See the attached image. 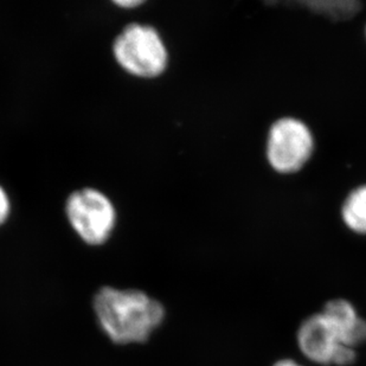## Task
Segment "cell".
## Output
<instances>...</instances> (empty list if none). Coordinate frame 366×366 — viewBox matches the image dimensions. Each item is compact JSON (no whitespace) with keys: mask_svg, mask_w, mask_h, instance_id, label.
<instances>
[{"mask_svg":"<svg viewBox=\"0 0 366 366\" xmlns=\"http://www.w3.org/2000/svg\"><path fill=\"white\" fill-rule=\"evenodd\" d=\"M94 308L104 331L118 344L145 342L165 315L162 304L147 294L112 287L99 290Z\"/></svg>","mask_w":366,"mask_h":366,"instance_id":"cell-1","label":"cell"},{"mask_svg":"<svg viewBox=\"0 0 366 366\" xmlns=\"http://www.w3.org/2000/svg\"><path fill=\"white\" fill-rule=\"evenodd\" d=\"M315 151V137L302 119L286 115L272 122L266 138V159L274 172L290 176L310 163Z\"/></svg>","mask_w":366,"mask_h":366,"instance_id":"cell-2","label":"cell"},{"mask_svg":"<svg viewBox=\"0 0 366 366\" xmlns=\"http://www.w3.org/2000/svg\"><path fill=\"white\" fill-rule=\"evenodd\" d=\"M113 54L119 66L138 77H157L169 64L165 41L151 25L132 23L124 26L113 43Z\"/></svg>","mask_w":366,"mask_h":366,"instance_id":"cell-3","label":"cell"},{"mask_svg":"<svg viewBox=\"0 0 366 366\" xmlns=\"http://www.w3.org/2000/svg\"><path fill=\"white\" fill-rule=\"evenodd\" d=\"M70 225L86 244H104L114 230V204L101 191L84 187L74 191L66 203Z\"/></svg>","mask_w":366,"mask_h":366,"instance_id":"cell-4","label":"cell"},{"mask_svg":"<svg viewBox=\"0 0 366 366\" xmlns=\"http://www.w3.org/2000/svg\"><path fill=\"white\" fill-rule=\"evenodd\" d=\"M297 344L301 355L317 365H333L335 355L344 344L322 312L301 322L297 331Z\"/></svg>","mask_w":366,"mask_h":366,"instance_id":"cell-5","label":"cell"},{"mask_svg":"<svg viewBox=\"0 0 366 366\" xmlns=\"http://www.w3.org/2000/svg\"><path fill=\"white\" fill-rule=\"evenodd\" d=\"M322 313L344 345L357 349V346L366 342V320L360 317L351 301L342 297L333 299L324 306Z\"/></svg>","mask_w":366,"mask_h":366,"instance_id":"cell-6","label":"cell"},{"mask_svg":"<svg viewBox=\"0 0 366 366\" xmlns=\"http://www.w3.org/2000/svg\"><path fill=\"white\" fill-rule=\"evenodd\" d=\"M297 4L305 10L335 23L352 21L363 10V3L358 0H305Z\"/></svg>","mask_w":366,"mask_h":366,"instance_id":"cell-7","label":"cell"},{"mask_svg":"<svg viewBox=\"0 0 366 366\" xmlns=\"http://www.w3.org/2000/svg\"><path fill=\"white\" fill-rule=\"evenodd\" d=\"M340 217L350 232L366 236V183L350 191L340 207Z\"/></svg>","mask_w":366,"mask_h":366,"instance_id":"cell-8","label":"cell"},{"mask_svg":"<svg viewBox=\"0 0 366 366\" xmlns=\"http://www.w3.org/2000/svg\"><path fill=\"white\" fill-rule=\"evenodd\" d=\"M11 201L6 190L0 184V225H3L10 217Z\"/></svg>","mask_w":366,"mask_h":366,"instance_id":"cell-9","label":"cell"},{"mask_svg":"<svg viewBox=\"0 0 366 366\" xmlns=\"http://www.w3.org/2000/svg\"><path fill=\"white\" fill-rule=\"evenodd\" d=\"M114 3L117 4L118 6L124 7V9H131V7L140 6L142 1H139V0H117Z\"/></svg>","mask_w":366,"mask_h":366,"instance_id":"cell-10","label":"cell"},{"mask_svg":"<svg viewBox=\"0 0 366 366\" xmlns=\"http://www.w3.org/2000/svg\"><path fill=\"white\" fill-rule=\"evenodd\" d=\"M272 366H306L304 364L299 363L292 358H284V360H277Z\"/></svg>","mask_w":366,"mask_h":366,"instance_id":"cell-11","label":"cell"},{"mask_svg":"<svg viewBox=\"0 0 366 366\" xmlns=\"http://www.w3.org/2000/svg\"><path fill=\"white\" fill-rule=\"evenodd\" d=\"M364 34H365V39H366V24H365V29H364Z\"/></svg>","mask_w":366,"mask_h":366,"instance_id":"cell-12","label":"cell"}]
</instances>
